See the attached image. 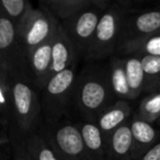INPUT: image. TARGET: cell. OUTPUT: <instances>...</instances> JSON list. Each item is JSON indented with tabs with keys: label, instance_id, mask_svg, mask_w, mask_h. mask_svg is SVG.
Listing matches in <instances>:
<instances>
[{
	"label": "cell",
	"instance_id": "cell-1",
	"mask_svg": "<svg viewBox=\"0 0 160 160\" xmlns=\"http://www.w3.org/2000/svg\"><path fill=\"white\" fill-rule=\"evenodd\" d=\"M116 100L109 69L89 66L78 73L72 104L83 121L97 122L99 116Z\"/></svg>",
	"mask_w": 160,
	"mask_h": 160
},
{
	"label": "cell",
	"instance_id": "cell-2",
	"mask_svg": "<svg viewBox=\"0 0 160 160\" xmlns=\"http://www.w3.org/2000/svg\"><path fill=\"white\" fill-rule=\"evenodd\" d=\"M129 14H132V9L128 1H115L109 10L103 12L85 57L87 62H100L116 53L121 28Z\"/></svg>",
	"mask_w": 160,
	"mask_h": 160
},
{
	"label": "cell",
	"instance_id": "cell-3",
	"mask_svg": "<svg viewBox=\"0 0 160 160\" xmlns=\"http://www.w3.org/2000/svg\"><path fill=\"white\" fill-rule=\"evenodd\" d=\"M13 88V118L12 124L23 133L41 129L43 116L42 101L28 75L11 73Z\"/></svg>",
	"mask_w": 160,
	"mask_h": 160
},
{
	"label": "cell",
	"instance_id": "cell-4",
	"mask_svg": "<svg viewBox=\"0 0 160 160\" xmlns=\"http://www.w3.org/2000/svg\"><path fill=\"white\" fill-rule=\"evenodd\" d=\"M77 66L52 76L42 90V107L45 125L62 121L72 104L77 81Z\"/></svg>",
	"mask_w": 160,
	"mask_h": 160
},
{
	"label": "cell",
	"instance_id": "cell-5",
	"mask_svg": "<svg viewBox=\"0 0 160 160\" xmlns=\"http://www.w3.org/2000/svg\"><path fill=\"white\" fill-rule=\"evenodd\" d=\"M41 129L58 160H92L76 123L62 120Z\"/></svg>",
	"mask_w": 160,
	"mask_h": 160
},
{
	"label": "cell",
	"instance_id": "cell-6",
	"mask_svg": "<svg viewBox=\"0 0 160 160\" xmlns=\"http://www.w3.org/2000/svg\"><path fill=\"white\" fill-rule=\"evenodd\" d=\"M59 24L60 22L52 12L41 2L38 3V8L32 10L19 33L27 57L34 49L53 40Z\"/></svg>",
	"mask_w": 160,
	"mask_h": 160
},
{
	"label": "cell",
	"instance_id": "cell-7",
	"mask_svg": "<svg viewBox=\"0 0 160 160\" xmlns=\"http://www.w3.org/2000/svg\"><path fill=\"white\" fill-rule=\"evenodd\" d=\"M0 67L28 75V57L12 22L0 12ZM29 77V76H28Z\"/></svg>",
	"mask_w": 160,
	"mask_h": 160
},
{
	"label": "cell",
	"instance_id": "cell-8",
	"mask_svg": "<svg viewBox=\"0 0 160 160\" xmlns=\"http://www.w3.org/2000/svg\"><path fill=\"white\" fill-rule=\"evenodd\" d=\"M10 139L13 160H58L42 129L23 133L11 123Z\"/></svg>",
	"mask_w": 160,
	"mask_h": 160
},
{
	"label": "cell",
	"instance_id": "cell-9",
	"mask_svg": "<svg viewBox=\"0 0 160 160\" xmlns=\"http://www.w3.org/2000/svg\"><path fill=\"white\" fill-rule=\"evenodd\" d=\"M103 12L91 7L80 12L75 18L62 23L67 34L75 44L80 57L85 59L96 34Z\"/></svg>",
	"mask_w": 160,
	"mask_h": 160
},
{
	"label": "cell",
	"instance_id": "cell-10",
	"mask_svg": "<svg viewBox=\"0 0 160 160\" xmlns=\"http://www.w3.org/2000/svg\"><path fill=\"white\" fill-rule=\"evenodd\" d=\"M160 32V8L132 13L125 18L118 35V48ZM118 51V49H116Z\"/></svg>",
	"mask_w": 160,
	"mask_h": 160
},
{
	"label": "cell",
	"instance_id": "cell-11",
	"mask_svg": "<svg viewBox=\"0 0 160 160\" xmlns=\"http://www.w3.org/2000/svg\"><path fill=\"white\" fill-rule=\"evenodd\" d=\"M53 62H52V76L59 73L71 67H76L80 57L75 44L67 34L66 30L62 25L58 27V30L53 40ZM51 76V77H52Z\"/></svg>",
	"mask_w": 160,
	"mask_h": 160
},
{
	"label": "cell",
	"instance_id": "cell-12",
	"mask_svg": "<svg viewBox=\"0 0 160 160\" xmlns=\"http://www.w3.org/2000/svg\"><path fill=\"white\" fill-rule=\"evenodd\" d=\"M53 40L34 49L28 57V76L36 89H44L52 76Z\"/></svg>",
	"mask_w": 160,
	"mask_h": 160
},
{
	"label": "cell",
	"instance_id": "cell-13",
	"mask_svg": "<svg viewBox=\"0 0 160 160\" xmlns=\"http://www.w3.org/2000/svg\"><path fill=\"white\" fill-rule=\"evenodd\" d=\"M129 126L134 145L133 160H138L160 140V129L134 114L129 120Z\"/></svg>",
	"mask_w": 160,
	"mask_h": 160
},
{
	"label": "cell",
	"instance_id": "cell-14",
	"mask_svg": "<svg viewBox=\"0 0 160 160\" xmlns=\"http://www.w3.org/2000/svg\"><path fill=\"white\" fill-rule=\"evenodd\" d=\"M132 114H133V108L129 101L116 100L99 116L96 123L108 140L112 133L129 122L133 116Z\"/></svg>",
	"mask_w": 160,
	"mask_h": 160
},
{
	"label": "cell",
	"instance_id": "cell-15",
	"mask_svg": "<svg viewBox=\"0 0 160 160\" xmlns=\"http://www.w3.org/2000/svg\"><path fill=\"white\" fill-rule=\"evenodd\" d=\"M13 118V88L11 73L0 67V133L10 134Z\"/></svg>",
	"mask_w": 160,
	"mask_h": 160
},
{
	"label": "cell",
	"instance_id": "cell-16",
	"mask_svg": "<svg viewBox=\"0 0 160 160\" xmlns=\"http://www.w3.org/2000/svg\"><path fill=\"white\" fill-rule=\"evenodd\" d=\"M92 160H108V140L96 122L76 123Z\"/></svg>",
	"mask_w": 160,
	"mask_h": 160
},
{
	"label": "cell",
	"instance_id": "cell-17",
	"mask_svg": "<svg viewBox=\"0 0 160 160\" xmlns=\"http://www.w3.org/2000/svg\"><path fill=\"white\" fill-rule=\"evenodd\" d=\"M133 137L129 122L108 138V160H133Z\"/></svg>",
	"mask_w": 160,
	"mask_h": 160
},
{
	"label": "cell",
	"instance_id": "cell-18",
	"mask_svg": "<svg viewBox=\"0 0 160 160\" xmlns=\"http://www.w3.org/2000/svg\"><path fill=\"white\" fill-rule=\"evenodd\" d=\"M109 76L114 96L118 100H134L125 70L124 57L112 56L109 62Z\"/></svg>",
	"mask_w": 160,
	"mask_h": 160
},
{
	"label": "cell",
	"instance_id": "cell-19",
	"mask_svg": "<svg viewBox=\"0 0 160 160\" xmlns=\"http://www.w3.org/2000/svg\"><path fill=\"white\" fill-rule=\"evenodd\" d=\"M40 2L60 23L75 18L80 12L92 7V0H42Z\"/></svg>",
	"mask_w": 160,
	"mask_h": 160
},
{
	"label": "cell",
	"instance_id": "cell-20",
	"mask_svg": "<svg viewBox=\"0 0 160 160\" xmlns=\"http://www.w3.org/2000/svg\"><path fill=\"white\" fill-rule=\"evenodd\" d=\"M0 6V12H2L11 21L18 34L34 9L29 0H1Z\"/></svg>",
	"mask_w": 160,
	"mask_h": 160
},
{
	"label": "cell",
	"instance_id": "cell-21",
	"mask_svg": "<svg viewBox=\"0 0 160 160\" xmlns=\"http://www.w3.org/2000/svg\"><path fill=\"white\" fill-rule=\"evenodd\" d=\"M116 53L125 56H160V32L140 41L122 45Z\"/></svg>",
	"mask_w": 160,
	"mask_h": 160
},
{
	"label": "cell",
	"instance_id": "cell-22",
	"mask_svg": "<svg viewBox=\"0 0 160 160\" xmlns=\"http://www.w3.org/2000/svg\"><path fill=\"white\" fill-rule=\"evenodd\" d=\"M125 70L134 100L137 99L145 90V76L142 59L138 56H125Z\"/></svg>",
	"mask_w": 160,
	"mask_h": 160
},
{
	"label": "cell",
	"instance_id": "cell-23",
	"mask_svg": "<svg viewBox=\"0 0 160 160\" xmlns=\"http://www.w3.org/2000/svg\"><path fill=\"white\" fill-rule=\"evenodd\" d=\"M142 59L145 76L144 92L152 93L160 82V56H138Z\"/></svg>",
	"mask_w": 160,
	"mask_h": 160
},
{
	"label": "cell",
	"instance_id": "cell-24",
	"mask_svg": "<svg viewBox=\"0 0 160 160\" xmlns=\"http://www.w3.org/2000/svg\"><path fill=\"white\" fill-rule=\"evenodd\" d=\"M134 115L150 124H157V122L160 120V92L147 94L140 101Z\"/></svg>",
	"mask_w": 160,
	"mask_h": 160
},
{
	"label": "cell",
	"instance_id": "cell-25",
	"mask_svg": "<svg viewBox=\"0 0 160 160\" xmlns=\"http://www.w3.org/2000/svg\"><path fill=\"white\" fill-rule=\"evenodd\" d=\"M138 160H160V140L155 144Z\"/></svg>",
	"mask_w": 160,
	"mask_h": 160
},
{
	"label": "cell",
	"instance_id": "cell-26",
	"mask_svg": "<svg viewBox=\"0 0 160 160\" xmlns=\"http://www.w3.org/2000/svg\"><path fill=\"white\" fill-rule=\"evenodd\" d=\"M113 1H110V0H92V7L102 12L109 10L113 6Z\"/></svg>",
	"mask_w": 160,
	"mask_h": 160
},
{
	"label": "cell",
	"instance_id": "cell-27",
	"mask_svg": "<svg viewBox=\"0 0 160 160\" xmlns=\"http://www.w3.org/2000/svg\"><path fill=\"white\" fill-rule=\"evenodd\" d=\"M155 92H160V82H159V85H158V87H157V89H156Z\"/></svg>",
	"mask_w": 160,
	"mask_h": 160
},
{
	"label": "cell",
	"instance_id": "cell-28",
	"mask_svg": "<svg viewBox=\"0 0 160 160\" xmlns=\"http://www.w3.org/2000/svg\"><path fill=\"white\" fill-rule=\"evenodd\" d=\"M1 160H7V159H6V157H5V155H2V157H1Z\"/></svg>",
	"mask_w": 160,
	"mask_h": 160
},
{
	"label": "cell",
	"instance_id": "cell-29",
	"mask_svg": "<svg viewBox=\"0 0 160 160\" xmlns=\"http://www.w3.org/2000/svg\"><path fill=\"white\" fill-rule=\"evenodd\" d=\"M157 124H158V125H160V120H159V121H158V122H157Z\"/></svg>",
	"mask_w": 160,
	"mask_h": 160
}]
</instances>
